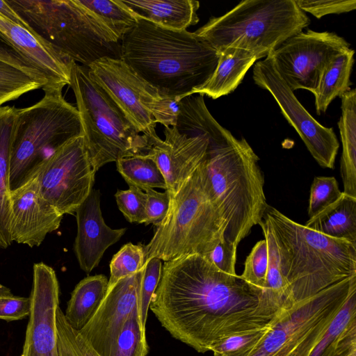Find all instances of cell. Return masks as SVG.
I'll list each match as a JSON object with an SVG mask.
<instances>
[{"label": "cell", "mask_w": 356, "mask_h": 356, "mask_svg": "<svg viewBox=\"0 0 356 356\" xmlns=\"http://www.w3.org/2000/svg\"><path fill=\"white\" fill-rule=\"evenodd\" d=\"M150 309L176 339L199 353L220 339L267 325L273 316L259 306V293L239 275L193 254L165 261Z\"/></svg>", "instance_id": "cell-1"}, {"label": "cell", "mask_w": 356, "mask_h": 356, "mask_svg": "<svg viewBox=\"0 0 356 356\" xmlns=\"http://www.w3.org/2000/svg\"><path fill=\"white\" fill-rule=\"evenodd\" d=\"M120 59L162 95L184 97L213 75L220 53L194 32L137 18L120 41Z\"/></svg>", "instance_id": "cell-2"}, {"label": "cell", "mask_w": 356, "mask_h": 356, "mask_svg": "<svg viewBox=\"0 0 356 356\" xmlns=\"http://www.w3.org/2000/svg\"><path fill=\"white\" fill-rule=\"evenodd\" d=\"M209 144L204 169L210 192L223 220L225 238L236 247L261 223L268 207L259 158L248 141L238 139L216 120L195 129Z\"/></svg>", "instance_id": "cell-3"}, {"label": "cell", "mask_w": 356, "mask_h": 356, "mask_svg": "<svg viewBox=\"0 0 356 356\" xmlns=\"http://www.w3.org/2000/svg\"><path fill=\"white\" fill-rule=\"evenodd\" d=\"M262 220L273 234L293 302L356 275V245L309 229L270 205Z\"/></svg>", "instance_id": "cell-4"}, {"label": "cell", "mask_w": 356, "mask_h": 356, "mask_svg": "<svg viewBox=\"0 0 356 356\" xmlns=\"http://www.w3.org/2000/svg\"><path fill=\"white\" fill-rule=\"evenodd\" d=\"M33 33L69 60L88 67L120 58V40L79 0H6Z\"/></svg>", "instance_id": "cell-5"}, {"label": "cell", "mask_w": 356, "mask_h": 356, "mask_svg": "<svg viewBox=\"0 0 356 356\" xmlns=\"http://www.w3.org/2000/svg\"><path fill=\"white\" fill-rule=\"evenodd\" d=\"M204 161L170 197L165 218L143 245L145 261L206 256L225 238V222L210 192Z\"/></svg>", "instance_id": "cell-6"}, {"label": "cell", "mask_w": 356, "mask_h": 356, "mask_svg": "<svg viewBox=\"0 0 356 356\" xmlns=\"http://www.w3.org/2000/svg\"><path fill=\"white\" fill-rule=\"evenodd\" d=\"M309 23L295 0H244L194 33L218 51L238 48L260 59Z\"/></svg>", "instance_id": "cell-7"}, {"label": "cell", "mask_w": 356, "mask_h": 356, "mask_svg": "<svg viewBox=\"0 0 356 356\" xmlns=\"http://www.w3.org/2000/svg\"><path fill=\"white\" fill-rule=\"evenodd\" d=\"M70 84L76 102L88 156L95 172L120 158L145 154L140 135L122 111L88 74V67L70 61Z\"/></svg>", "instance_id": "cell-8"}, {"label": "cell", "mask_w": 356, "mask_h": 356, "mask_svg": "<svg viewBox=\"0 0 356 356\" xmlns=\"http://www.w3.org/2000/svg\"><path fill=\"white\" fill-rule=\"evenodd\" d=\"M81 135L79 113L62 91L44 92L37 103L18 108L10 155V190L24 183L53 151Z\"/></svg>", "instance_id": "cell-9"}, {"label": "cell", "mask_w": 356, "mask_h": 356, "mask_svg": "<svg viewBox=\"0 0 356 356\" xmlns=\"http://www.w3.org/2000/svg\"><path fill=\"white\" fill-rule=\"evenodd\" d=\"M355 289V275L279 309L248 356H309Z\"/></svg>", "instance_id": "cell-10"}, {"label": "cell", "mask_w": 356, "mask_h": 356, "mask_svg": "<svg viewBox=\"0 0 356 356\" xmlns=\"http://www.w3.org/2000/svg\"><path fill=\"white\" fill-rule=\"evenodd\" d=\"M32 173L38 177L40 195L50 205L63 215L75 213L92 191L96 173L83 135L56 149Z\"/></svg>", "instance_id": "cell-11"}, {"label": "cell", "mask_w": 356, "mask_h": 356, "mask_svg": "<svg viewBox=\"0 0 356 356\" xmlns=\"http://www.w3.org/2000/svg\"><path fill=\"white\" fill-rule=\"evenodd\" d=\"M350 47L335 33L308 29L286 40L268 56L292 91L314 93L326 65Z\"/></svg>", "instance_id": "cell-12"}, {"label": "cell", "mask_w": 356, "mask_h": 356, "mask_svg": "<svg viewBox=\"0 0 356 356\" xmlns=\"http://www.w3.org/2000/svg\"><path fill=\"white\" fill-rule=\"evenodd\" d=\"M253 79L257 86L272 95L284 118L296 130L318 164L333 169L339 147L333 129L323 126L308 113L279 75L270 56L256 63Z\"/></svg>", "instance_id": "cell-13"}, {"label": "cell", "mask_w": 356, "mask_h": 356, "mask_svg": "<svg viewBox=\"0 0 356 356\" xmlns=\"http://www.w3.org/2000/svg\"><path fill=\"white\" fill-rule=\"evenodd\" d=\"M88 74L122 111L139 133H155L151 113L161 95L120 58H102L88 67Z\"/></svg>", "instance_id": "cell-14"}, {"label": "cell", "mask_w": 356, "mask_h": 356, "mask_svg": "<svg viewBox=\"0 0 356 356\" xmlns=\"http://www.w3.org/2000/svg\"><path fill=\"white\" fill-rule=\"evenodd\" d=\"M143 268L108 286L97 312L80 331L83 340L99 356H113L126 321L140 305Z\"/></svg>", "instance_id": "cell-15"}, {"label": "cell", "mask_w": 356, "mask_h": 356, "mask_svg": "<svg viewBox=\"0 0 356 356\" xmlns=\"http://www.w3.org/2000/svg\"><path fill=\"white\" fill-rule=\"evenodd\" d=\"M31 309L21 356H58L56 314L59 285L54 270L43 262L33 264Z\"/></svg>", "instance_id": "cell-16"}, {"label": "cell", "mask_w": 356, "mask_h": 356, "mask_svg": "<svg viewBox=\"0 0 356 356\" xmlns=\"http://www.w3.org/2000/svg\"><path fill=\"white\" fill-rule=\"evenodd\" d=\"M165 140L155 133L145 135L149 148L145 154L157 165L170 197L193 175L207 156L209 140L204 134L186 136L175 127H165ZM145 135V134H144Z\"/></svg>", "instance_id": "cell-17"}, {"label": "cell", "mask_w": 356, "mask_h": 356, "mask_svg": "<svg viewBox=\"0 0 356 356\" xmlns=\"http://www.w3.org/2000/svg\"><path fill=\"white\" fill-rule=\"evenodd\" d=\"M10 196L13 242L38 247L48 234L59 228L63 215L42 197L35 173L11 191Z\"/></svg>", "instance_id": "cell-18"}, {"label": "cell", "mask_w": 356, "mask_h": 356, "mask_svg": "<svg viewBox=\"0 0 356 356\" xmlns=\"http://www.w3.org/2000/svg\"><path fill=\"white\" fill-rule=\"evenodd\" d=\"M75 215L77 233L74 251L81 269L88 274L99 265L105 251L121 238L127 229H113L105 223L99 190H92Z\"/></svg>", "instance_id": "cell-19"}, {"label": "cell", "mask_w": 356, "mask_h": 356, "mask_svg": "<svg viewBox=\"0 0 356 356\" xmlns=\"http://www.w3.org/2000/svg\"><path fill=\"white\" fill-rule=\"evenodd\" d=\"M0 35L44 75L48 83L44 92L62 91L70 86V60L28 29L1 13Z\"/></svg>", "instance_id": "cell-20"}, {"label": "cell", "mask_w": 356, "mask_h": 356, "mask_svg": "<svg viewBox=\"0 0 356 356\" xmlns=\"http://www.w3.org/2000/svg\"><path fill=\"white\" fill-rule=\"evenodd\" d=\"M137 18L163 28L182 31L199 22L195 0H118Z\"/></svg>", "instance_id": "cell-21"}, {"label": "cell", "mask_w": 356, "mask_h": 356, "mask_svg": "<svg viewBox=\"0 0 356 356\" xmlns=\"http://www.w3.org/2000/svg\"><path fill=\"white\" fill-rule=\"evenodd\" d=\"M18 108L0 106V249H6L13 243L10 233L11 190L10 164Z\"/></svg>", "instance_id": "cell-22"}, {"label": "cell", "mask_w": 356, "mask_h": 356, "mask_svg": "<svg viewBox=\"0 0 356 356\" xmlns=\"http://www.w3.org/2000/svg\"><path fill=\"white\" fill-rule=\"evenodd\" d=\"M217 67L209 81L195 89L194 94L206 95L216 99L227 95L238 86L250 67L259 58L247 50L228 47L219 51Z\"/></svg>", "instance_id": "cell-23"}, {"label": "cell", "mask_w": 356, "mask_h": 356, "mask_svg": "<svg viewBox=\"0 0 356 356\" xmlns=\"http://www.w3.org/2000/svg\"><path fill=\"white\" fill-rule=\"evenodd\" d=\"M341 115L338 122L342 143L340 174L345 194L356 198V90L341 97Z\"/></svg>", "instance_id": "cell-24"}, {"label": "cell", "mask_w": 356, "mask_h": 356, "mask_svg": "<svg viewBox=\"0 0 356 356\" xmlns=\"http://www.w3.org/2000/svg\"><path fill=\"white\" fill-rule=\"evenodd\" d=\"M305 226L356 245V198L343 193L335 202L310 218Z\"/></svg>", "instance_id": "cell-25"}, {"label": "cell", "mask_w": 356, "mask_h": 356, "mask_svg": "<svg viewBox=\"0 0 356 356\" xmlns=\"http://www.w3.org/2000/svg\"><path fill=\"white\" fill-rule=\"evenodd\" d=\"M108 280L104 275L88 276L71 293L64 314L70 325L80 331L94 316L107 292Z\"/></svg>", "instance_id": "cell-26"}, {"label": "cell", "mask_w": 356, "mask_h": 356, "mask_svg": "<svg viewBox=\"0 0 356 356\" xmlns=\"http://www.w3.org/2000/svg\"><path fill=\"white\" fill-rule=\"evenodd\" d=\"M259 225L268 251V267L265 285L259 296V306L266 314L273 316L279 309L296 302L292 300L289 286L282 273L278 250L273 234L263 220Z\"/></svg>", "instance_id": "cell-27"}, {"label": "cell", "mask_w": 356, "mask_h": 356, "mask_svg": "<svg viewBox=\"0 0 356 356\" xmlns=\"http://www.w3.org/2000/svg\"><path fill=\"white\" fill-rule=\"evenodd\" d=\"M355 51L350 48L333 58L325 67L313 93L316 113H325L330 103L350 90Z\"/></svg>", "instance_id": "cell-28"}, {"label": "cell", "mask_w": 356, "mask_h": 356, "mask_svg": "<svg viewBox=\"0 0 356 356\" xmlns=\"http://www.w3.org/2000/svg\"><path fill=\"white\" fill-rule=\"evenodd\" d=\"M115 163L118 172L129 186L145 191L156 188L166 190L162 172L156 163L146 154L124 156Z\"/></svg>", "instance_id": "cell-29"}, {"label": "cell", "mask_w": 356, "mask_h": 356, "mask_svg": "<svg viewBox=\"0 0 356 356\" xmlns=\"http://www.w3.org/2000/svg\"><path fill=\"white\" fill-rule=\"evenodd\" d=\"M354 328H356V289L351 292L309 356H336L342 341Z\"/></svg>", "instance_id": "cell-30"}, {"label": "cell", "mask_w": 356, "mask_h": 356, "mask_svg": "<svg viewBox=\"0 0 356 356\" xmlns=\"http://www.w3.org/2000/svg\"><path fill=\"white\" fill-rule=\"evenodd\" d=\"M121 41L137 22V17L118 0H79Z\"/></svg>", "instance_id": "cell-31"}, {"label": "cell", "mask_w": 356, "mask_h": 356, "mask_svg": "<svg viewBox=\"0 0 356 356\" xmlns=\"http://www.w3.org/2000/svg\"><path fill=\"white\" fill-rule=\"evenodd\" d=\"M147 353L145 327L142 324L138 308L126 321L113 356H146Z\"/></svg>", "instance_id": "cell-32"}, {"label": "cell", "mask_w": 356, "mask_h": 356, "mask_svg": "<svg viewBox=\"0 0 356 356\" xmlns=\"http://www.w3.org/2000/svg\"><path fill=\"white\" fill-rule=\"evenodd\" d=\"M43 88L44 84L40 81L0 61V106L28 92Z\"/></svg>", "instance_id": "cell-33"}, {"label": "cell", "mask_w": 356, "mask_h": 356, "mask_svg": "<svg viewBox=\"0 0 356 356\" xmlns=\"http://www.w3.org/2000/svg\"><path fill=\"white\" fill-rule=\"evenodd\" d=\"M266 325L229 335L217 341L210 349L213 356H248L270 327Z\"/></svg>", "instance_id": "cell-34"}, {"label": "cell", "mask_w": 356, "mask_h": 356, "mask_svg": "<svg viewBox=\"0 0 356 356\" xmlns=\"http://www.w3.org/2000/svg\"><path fill=\"white\" fill-rule=\"evenodd\" d=\"M143 245L128 243L115 253L110 263V278L108 286L119 280L132 275L141 270L145 265Z\"/></svg>", "instance_id": "cell-35"}, {"label": "cell", "mask_w": 356, "mask_h": 356, "mask_svg": "<svg viewBox=\"0 0 356 356\" xmlns=\"http://www.w3.org/2000/svg\"><path fill=\"white\" fill-rule=\"evenodd\" d=\"M268 267V251L265 239L258 241L246 258L240 277L259 293L264 287Z\"/></svg>", "instance_id": "cell-36"}, {"label": "cell", "mask_w": 356, "mask_h": 356, "mask_svg": "<svg viewBox=\"0 0 356 356\" xmlns=\"http://www.w3.org/2000/svg\"><path fill=\"white\" fill-rule=\"evenodd\" d=\"M334 177H315L311 185L307 213L312 218L335 202L342 195Z\"/></svg>", "instance_id": "cell-37"}, {"label": "cell", "mask_w": 356, "mask_h": 356, "mask_svg": "<svg viewBox=\"0 0 356 356\" xmlns=\"http://www.w3.org/2000/svg\"><path fill=\"white\" fill-rule=\"evenodd\" d=\"M56 326L58 356H87L82 337L70 325L59 307L56 314Z\"/></svg>", "instance_id": "cell-38"}, {"label": "cell", "mask_w": 356, "mask_h": 356, "mask_svg": "<svg viewBox=\"0 0 356 356\" xmlns=\"http://www.w3.org/2000/svg\"><path fill=\"white\" fill-rule=\"evenodd\" d=\"M162 270L161 260L154 257L145 261L140 286L139 314L145 327L148 309L158 286Z\"/></svg>", "instance_id": "cell-39"}, {"label": "cell", "mask_w": 356, "mask_h": 356, "mask_svg": "<svg viewBox=\"0 0 356 356\" xmlns=\"http://www.w3.org/2000/svg\"><path fill=\"white\" fill-rule=\"evenodd\" d=\"M115 197L120 211L127 221L137 223L145 222V193L138 188L129 186L127 190H118Z\"/></svg>", "instance_id": "cell-40"}, {"label": "cell", "mask_w": 356, "mask_h": 356, "mask_svg": "<svg viewBox=\"0 0 356 356\" xmlns=\"http://www.w3.org/2000/svg\"><path fill=\"white\" fill-rule=\"evenodd\" d=\"M305 13L320 19L329 14L348 13L356 8L355 0H295Z\"/></svg>", "instance_id": "cell-41"}, {"label": "cell", "mask_w": 356, "mask_h": 356, "mask_svg": "<svg viewBox=\"0 0 356 356\" xmlns=\"http://www.w3.org/2000/svg\"><path fill=\"white\" fill-rule=\"evenodd\" d=\"M0 61L7 63L22 71L31 78L47 86L44 75L35 68L27 59L15 49L1 35H0Z\"/></svg>", "instance_id": "cell-42"}, {"label": "cell", "mask_w": 356, "mask_h": 356, "mask_svg": "<svg viewBox=\"0 0 356 356\" xmlns=\"http://www.w3.org/2000/svg\"><path fill=\"white\" fill-rule=\"evenodd\" d=\"M145 225L152 224L157 227L165 218L170 206L169 193L158 192L154 189L145 191Z\"/></svg>", "instance_id": "cell-43"}, {"label": "cell", "mask_w": 356, "mask_h": 356, "mask_svg": "<svg viewBox=\"0 0 356 356\" xmlns=\"http://www.w3.org/2000/svg\"><path fill=\"white\" fill-rule=\"evenodd\" d=\"M237 247L224 238L205 257L220 271L236 275L235 266Z\"/></svg>", "instance_id": "cell-44"}, {"label": "cell", "mask_w": 356, "mask_h": 356, "mask_svg": "<svg viewBox=\"0 0 356 356\" xmlns=\"http://www.w3.org/2000/svg\"><path fill=\"white\" fill-rule=\"evenodd\" d=\"M179 97H168L161 95L157 99L151 108V113L156 123L164 127H175L180 109Z\"/></svg>", "instance_id": "cell-45"}, {"label": "cell", "mask_w": 356, "mask_h": 356, "mask_svg": "<svg viewBox=\"0 0 356 356\" xmlns=\"http://www.w3.org/2000/svg\"><path fill=\"white\" fill-rule=\"evenodd\" d=\"M31 309V298L15 296L0 298V319L13 321L29 316Z\"/></svg>", "instance_id": "cell-46"}, {"label": "cell", "mask_w": 356, "mask_h": 356, "mask_svg": "<svg viewBox=\"0 0 356 356\" xmlns=\"http://www.w3.org/2000/svg\"><path fill=\"white\" fill-rule=\"evenodd\" d=\"M336 356H356V328L343 339Z\"/></svg>", "instance_id": "cell-47"}, {"label": "cell", "mask_w": 356, "mask_h": 356, "mask_svg": "<svg viewBox=\"0 0 356 356\" xmlns=\"http://www.w3.org/2000/svg\"><path fill=\"white\" fill-rule=\"evenodd\" d=\"M0 13L15 23L27 29L23 19L14 11L6 1L0 0Z\"/></svg>", "instance_id": "cell-48"}, {"label": "cell", "mask_w": 356, "mask_h": 356, "mask_svg": "<svg viewBox=\"0 0 356 356\" xmlns=\"http://www.w3.org/2000/svg\"><path fill=\"white\" fill-rule=\"evenodd\" d=\"M13 294L6 286L0 284V298L11 296Z\"/></svg>", "instance_id": "cell-49"}]
</instances>
